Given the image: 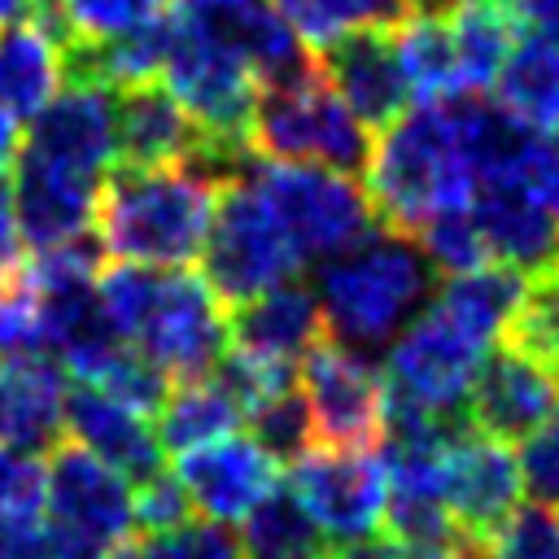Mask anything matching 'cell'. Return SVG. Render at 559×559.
<instances>
[{
	"label": "cell",
	"mask_w": 559,
	"mask_h": 559,
	"mask_svg": "<svg viewBox=\"0 0 559 559\" xmlns=\"http://www.w3.org/2000/svg\"><path fill=\"white\" fill-rule=\"evenodd\" d=\"M314 266L323 332L362 354L384 349L428 306L437 288V271L415 236L393 227H371L349 249Z\"/></svg>",
	"instance_id": "obj_1"
},
{
	"label": "cell",
	"mask_w": 559,
	"mask_h": 559,
	"mask_svg": "<svg viewBox=\"0 0 559 559\" xmlns=\"http://www.w3.org/2000/svg\"><path fill=\"white\" fill-rule=\"evenodd\" d=\"M218 183L201 170L170 166H127L118 162L96 201V240L105 253L144 266H188L201 258L214 223Z\"/></svg>",
	"instance_id": "obj_2"
},
{
	"label": "cell",
	"mask_w": 559,
	"mask_h": 559,
	"mask_svg": "<svg viewBox=\"0 0 559 559\" xmlns=\"http://www.w3.org/2000/svg\"><path fill=\"white\" fill-rule=\"evenodd\" d=\"M362 175L376 218L406 236H415L432 214L467 205L476 192L450 100H419L380 127Z\"/></svg>",
	"instance_id": "obj_3"
},
{
	"label": "cell",
	"mask_w": 559,
	"mask_h": 559,
	"mask_svg": "<svg viewBox=\"0 0 559 559\" xmlns=\"http://www.w3.org/2000/svg\"><path fill=\"white\" fill-rule=\"evenodd\" d=\"M249 148L271 162H314L358 175L371 153V131L336 96L319 57H306L297 70L258 83L249 114Z\"/></svg>",
	"instance_id": "obj_4"
},
{
	"label": "cell",
	"mask_w": 559,
	"mask_h": 559,
	"mask_svg": "<svg viewBox=\"0 0 559 559\" xmlns=\"http://www.w3.org/2000/svg\"><path fill=\"white\" fill-rule=\"evenodd\" d=\"M493 345L428 306L384 345V415H463L472 380Z\"/></svg>",
	"instance_id": "obj_5"
},
{
	"label": "cell",
	"mask_w": 559,
	"mask_h": 559,
	"mask_svg": "<svg viewBox=\"0 0 559 559\" xmlns=\"http://www.w3.org/2000/svg\"><path fill=\"white\" fill-rule=\"evenodd\" d=\"M249 179L275 210V218L288 231L301 262H323L376 227L371 197L349 170H332V166H314V162L253 157Z\"/></svg>",
	"instance_id": "obj_6"
},
{
	"label": "cell",
	"mask_w": 559,
	"mask_h": 559,
	"mask_svg": "<svg viewBox=\"0 0 559 559\" xmlns=\"http://www.w3.org/2000/svg\"><path fill=\"white\" fill-rule=\"evenodd\" d=\"M301 253L280 227L266 197L253 188L249 170L218 188L214 223L201 249V275L218 293V301L236 306L271 284H284L301 271Z\"/></svg>",
	"instance_id": "obj_7"
},
{
	"label": "cell",
	"mask_w": 559,
	"mask_h": 559,
	"mask_svg": "<svg viewBox=\"0 0 559 559\" xmlns=\"http://www.w3.org/2000/svg\"><path fill=\"white\" fill-rule=\"evenodd\" d=\"M44 511L57 559H105L135 533L131 480L74 441L52 445Z\"/></svg>",
	"instance_id": "obj_8"
},
{
	"label": "cell",
	"mask_w": 559,
	"mask_h": 559,
	"mask_svg": "<svg viewBox=\"0 0 559 559\" xmlns=\"http://www.w3.org/2000/svg\"><path fill=\"white\" fill-rule=\"evenodd\" d=\"M319 524L328 550H362L384 533V463L376 445H306L284 485Z\"/></svg>",
	"instance_id": "obj_9"
},
{
	"label": "cell",
	"mask_w": 559,
	"mask_h": 559,
	"mask_svg": "<svg viewBox=\"0 0 559 559\" xmlns=\"http://www.w3.org/2000/svg\"><path fill=\"white\" fill-rule=\"evenodd\" d=\"M157 79L183 105V114L197 122L201 135H214V140L249 135L258 74L240 52H231L223 39H214L205 26H197L179 9H170V44Z\"/></svg>",
	"instance_id": "obj_10"
},
{
	"label": "cell",
	"mask_w": 559,
	"mask_h": 559,
	"mask_svg": "<svg viewBox=\"0 0 559 559\" xmlns=\"http://www.w3.org/2000/svg\"><path fill=\"white\" fill-rule=\"evenodd\" d=\"M148 362H157L170 380L205 376L227 349V310L205 275L183 266H157L153 288L127 332Z\"/></svg>",
	"instance_id": "obj_11"
},
{
	"label": "cell",
	"mask_w": 559,
	"mask_h": 559,
	"mask_svg": "<svg viewBox=\"0 0 559 559\" xmlns=\"http://www.w3.org/2000/svg\"><path fill=\"white\" fill-rule=\"evenodd\" d=\"M297 389L306 397L314 441L323 445H380L384 437V376L371 354L319 336L297 362Z\"/></svg>",
	"instance_id": "obj_12"
},
{
	"label": "cell",
	"mask_w": 559,
	"mask_h": 559,
	"mask_svg": "<svg viewBox=\"0 0 559 559\" xmlns=\"http://www.w3.org/2000/svg\"><path fill=\"white\" fill-rule=\"evenodd\" d=\"M175 459V480L183 485L188 507L214 524H240L271 489H280V459L249 432H223Z\"/></svg>",
	"instance_id": "obj_13"
},
{
	"label": "cell",
	"mask_w": 559,
	"mask_h": 559,
	"mask_svg": "<svg viewBox=\"0 0 559 559\" xmlns=\"http://www.w3.org/2000/svg\"><path fill=\"white\" fill-rule=\"evenodd\" d=\"M22 153L105 179L118 166L114 87L100 79H66L61 92L26 122Z\"/></svg>",
	"instance_id": "obj_14"
},
{
	"label": "cell",
	"mask_w": 559,
	"mask_h": 559,
	"mask_svg": "<svg viewBox=\"0 0 559 559\" xmlns=\"http://www.w3.org/2000/svg\"><path fill=\"white\" fill-rule=\"evenodd\" d=\"M441 480H445L450 520H454L459 537H467V542H485L507 520V511L524 498L515 450H507V441H498L472 424H463L450 437Z\"/></svg>",
	"instance_id": "obj_15"
},
{
	"label": "cell",
	"mask_w": 559,
	"mask_h": 559,
	"mask_svg": "<svg viewBox=\"0 0 559 559\" xmlns=\"http://www.w3.org/2000/svg\"><path fill=\"white\" fill-rule=\"evenodd\" d=\"M9 170H13L9 179L13 214H17V227L31 253L96 231V201H100L105 179L44 162L35 153H17Z\"/></svg>",
	"instance_id": "obj_16"
},
{
	"label": "cell",
	"mask_w": 559,
	"mask_h": 559,
	"mask_svg": "<svg viewBox=\"0 0 559 559\" xmlns=\"http://www.w3.org/2000/svg\"><path fill=\"white\" fill-rule=\"evenodd\" d=\"M463 411L472 428L498 441H520L559 411V371L515 345H498L485 354Z\"/></svg>",
	"instance_id": "obj_17"
},
{
	"label": "cell",
	"mask_w": 559,
	"mask_h": 559,
	"mask_svg": "<svg viewBox=\"0 0 559 559\" xmlns=\"http://www.w3.org/2000/svg\"><path fill=\"white\" fill-rule=\"evenodd\" d=\"M319 52V70L336 87V96L354 109V118L367 131L389 127L406 105H411V83L397 61V44L389 26L376 31H349Z\"/></svg>",
	"instance_id": "obj_18"
},
{
	"label": "cell",
	"mask_w": 559,
	"mask_h": 559,
	"mask_svg": "<svg viewBox=\"0 0 559 559\" xmlns=\"http://www.w3.org/2000/svg\"><path fill=\"white\" fill-rule=\"evenodd\" d=\"M467 210L493 262H507L524 275L559 262V218L524 188L520 175L480 179Z\"/></svg>",
	"instance_id": "obj_19"
},
{
	"label": "cell",
	"mask_w": 559,
	"mask_h": 559,
	"mask_svg": "<svg viewBox=\"0 0 559 559\" xmlns=\"http://www.w3.org/2000/svg\"><path fill=\"white\" fill-rule=\"evenodd\" d=\"M66 437L83 450H92L96 459H105L114 472H122L131 485L153 476L162 467V441H157V428H153V415L118 402L114 393L96 389V384H83L70 389V402H66Z\"/></svg>",
	"instance_id": "obj_20"
},
{
	"label": "cell",
	"mask_w": 559,
	"mask_h": 559,
	"mask_svg": "<svg viewBox=\"0 0 559 559\" xmlns=\"http://www.w3.org/2000/svg\"><path fill=\"white\" fill-rule=\"evenodd\" d=\"M70 371L52 354L0 358V445L52 450L66 437Z\"/></svg>",
	"instance_id": "obj_21"
},
{
	"label": "cell",
	"mask_w": 559,
	"mask_h": 559,
	"mask_svg": "<svg viewBox=\"0 0 559 559\" xmlns=\"http://www.w3.org/2000/svg\"><path fill=\"white\" fill-rule=\"evenodd\" d=\"M319 336H323V310H319L314 284L297 275L236 301L227 314V345L262 358H280V362H301V354Z\"/></svg>",
	"instance_id": "obj_22"
},
{
	"label": "cell",
	"mask_w": 559,
	"mask_h": 559,
	"mask_svg": "<svg viewBox=\"0 0 559 559\" xmlns=\"http://www.w3.org/2000/svg\"><path fill=\"white\" fill-rule=\"evenodd\" d=\"M175 9L223 39L231 52H240L258 83L280 79L310 57L275 0H175Z\"/></svg>",
	"instance_id": "obj_23"
},
{
	"label": "cell",
	"mask_w": 559,
	"mask_h": 559,
	"mask_svg": "<svg viewBox=\"0 0 559 559\" xmlns=\"http://www.w3.org/2000/svg\"><path fill=\"white\" fill-rule=\"evenodd\" d=\"M114 127H118V162L127 166L183 162L192 144L201 140L197 122L157 79L114 92Z\"/></svg>",
	"instance_id": "obj_24"
},
{
	"label": "cell",
	"mask_w": 559,
	"mask_h": 559,
	"mask_svg": "<svg viewBox=\"0 0 559 559\" xmlns=\"http://www.w3.org/2000/svg\"><path fill=\"white\" fill-rule=\"evenodd\" d=\"M70 79L66 44L48 35L31 13L0 26V105L31 122Z\"/></svg>",
	"instance_id": "obj_25"
},
{
	"label": "cell",
	"mask_w": 559,
	"mask_h": 559,
	"mask_svg": "<svg viewBox=\"0 0 559 559\" xmlns=\"http://www.w3.org/2000/svg\"><path fill=\"white\" fill-rule=\"evenodd\" d=\"M393 31L397 44V61L402 74L411 83V100H450V96H467L463 92V74H459V52H454V35H450V17L445 9L432 4H415Z\"/></svg>",
	"instance_id": "obj_26"
},
{
	"label": "cell",
	"mask_w": 559,
	"mask_h": 559,
	"mask_svg": "<svg viewBox=\"0 0 559 559\" xmlns=\"http://www.w3.org/2000/svg\"><path fill=\"white\" fill-rule=\"evenodd\" d=\"M463 92H485L498 79V66L507 61L511 44L524 35L511 0H450L445 4Z\"/></svg>",
	"instance_id": "obj_27"
},
{
	"label": "cell",
	"mask_w": 559,
	"mask_h": 559,
	"mask_svg": "<svg viewBox=\"0 0 559 559\" xmlns=\"http://www.w3.org/2000/svg\"><path fill=\"white\" fill-rule=\"evenodd\" d=\"M153 428H157V441L162 450L170 454H183L201 441H214L223 432H236L245 411L240 402L223 389L218 376H188V380H175V389H166L162 406L153 411Z\"/></svg>",
	"instance_id": "obj_28"
},
{
	"label": "cell",
	"mask_w": 559,
	"mask_h": 559,
	"mask_svg": "<svg viewBox=\"0 0 559 559\" xmlns=\"http://www.w3.org/2000/svg\"><path fill=\"white\" fill-rule=\"evenodd\" d=\"M520 288H524V271H515L507 262H485V266L445 275L432 288V306H441L454 323H463L472 336L493 345L515 314Z\"/></svg>",
	"instance_id": "obj_29"
},
{
	"label": "cell",
	"mask_w": 559,
	"mask_h": 559,
	"mask_svg": "<svg viewBox=\"0 0 559 559\" xmlns=\"http://www.w3.org/2000/svg\"><path fill=\"white\" fill-rule=\"evenodd\" d=\"M498 105H507L524 127H559V44L542 35H520L498 66Z\"/></svg>",
	"instance_id": "obj_30"
},
{
	"label": "cell",
	"mask_w": 559,
	"mask_h": 559,
	"mask_svg": "<svg viewBox=\"0 0 559 559\" xmlns=\"http://www.w3.org/2000/svg\"><path fill=\"white\" fill-rule=\"evenodd\" d=\"M245 559H323L328 542L306 507L280 485L240 520Z\"/></svg>",
	"instance_id": "obj_31"
},
{
	"label": "cell",
	"mask_w": 559,
	"mask_h": 559,
	"mask_svg": "<svg viewBox=\"0 0 559 559\" xmlns=\"http://www.w3.org/2000/svg\"><path fill=\"white\" fill-rule=\"evenodd\" d=\"M275 9L306 48H323L349 31L397 26L415 0H275Z\"/></svg>",
	"instance_id": "obj_32"
},
{
	"label": "cell",
	"mask_w": 559,
	"mask_h": 559,
	"mask_svg": "<svg viewBox=\"0 0 559 559\" xmlns=\"http://www.w3.org/2000/svg\"><path fill=\"white\" fill-rule=\"evenodd\" d=\"M502 341L546 362L550 371H559V262L524 275V288Z\"/></svg>",
	"instance_id": "obj_33"
},
{
	"label": "cell",
	"mask_w": 559,
	"mask_h": 559,
	"mask_svg": "<svg viewBox=\"0 0 559 559\" xmlns=\"http://www.w3.org/2000/svg\"><path fill=\"white\" fill-rule=\"evenodd\" d=\"M170 4L175 0H57L74 44H105L140 26H153L157 17L170 13Z\"/></svg>",
	"instance_id": "obj_34"
},
{
	"label": "cell",
	"mask_w": 559,
	"mask_h": 559,
	"mask_svg": "<svg viewBox=\"0 0 559 559\" xmlns=\"http://www.w3.org/2000/svg\"><path fill=\"white\" fill-rule=\"evenodd\" d=\"M415 245L424 249V258L432 262L437 275H459V271H472V266H485L493 262L489 249H485V236L472 218L467 205H454V210H441L432 214L419 231H415Z\"/></svg>",
	"instance_id": "obj_35"
},
{
	"label": "cell",
	"mask_w": 559,
	"mask_h": 559,
	"mask_svg": "<svg viewBox=\"0 0 559 559\" xmlns=\"http://www.w3.org/2000/svg\"><path fill=\"white\" fill-rule=\"evenodd\" d=\"M485 559H559L555 502H515L507 520L480 542Z\"/></svg>",
	"instance_id": "obj_36"
},
{
	"label": "cell",
	"mask_w": 559,
	"mask_h": 559,
	"mask_svg": "<svg viewBox=\"0 0 559 559\" xmlns=\"http://www.w3.org/2000/svg\"><path fill=\"white\" fill-rule=\"evenodd\" d=\"M245 419H249V437L262 450H271L280 463H288L306 445H314V424H310V411H306V397L297 384L258 402L253 411H245Z\"/></svg>",
	"instance_id": "obj_37"
},
{
	"label": "cell",
	"mask_w": 559,
	"mask_h": 559,
	"mask_svg": "<svg viewBox=\"0 0 559 559\" xmlns=\"http://www.w3.org/2000/svg\"><path fill=\"white\" fill-rule=\"evenodd\" d=\"M131 555L135 559H245L240 537H231L227 524H214V520H179L170 528H157Z\"/></svg>",
	"instance_id": "obj_38"
},
{
	"label": "cell",
	"mask_w": 559,
	"mask_h": 559,
	"mask_svg": "<svg viewBox=\"0 0 559 559\" xmlns=\"http://www.w3.org/2000/svg\"><path fill=\"white\" fill-rule=\"evenodd\" d=\"M9 354H48L44 319H39V288L26 275V266L0 284V358Z\"/></svg>",
	"instance_id": "obj_39"
},
{
	"label": "cell",
	"mask_w": 559,
	"mask_h": 559,
	"mask_svg": "<svg viewBox=\"0 0 559 559\" xmlns=\"http://www.w3.org/2000/svg\"><path fill=\"white\" fill-rule=\"evenodd\" d=\"M48 489V463L39 450L0 445V515H39Z\"/></svg>",
	"instance_id": "obj_40"
},
{
	"label": "cell",
	"mask_w": 559,
	"mask_h": 559,
	"mask_svg": "<svg viewBox=\"0 0 559 559\" xmlns=\"http://www.w3.org/2000/svg\"><path fill=\"white\" fill-rule=\"evenodd\" d=\"M520 480L533 502H559V411L520 437Z\"/></svg>",
	"instance_id": "obj_41"
},
{
	"label": "cell",
	"mask_w": 559,
	"mask_h": 559,
	"mask_svg": "<svg viewBox=\"0 0 559 559\" xmlns=\"http://www.w3.org/2000/svg\"><path fill=\"white\" fill-rule=\"evenodd\" d=\"M131 493H135V528H144V533L170 528V524L188 520V511H192L188 498H183V485L175 480V472H162V467L153 476L135 480Z\"/></svg>",
	"instance_id": "obj_42"
},
{
	"label": "cell",
	"mask_w": 559,
	"mask_h": 559,
	"mask_svg": "<svg viewBox=\"0 0 559 559\" xmlns=\"http://www.w3.org/2000/svg\"><path fill=\"white\" fill-rule=\"evenodd\" d=\"M515 175H520L524 188L559 218V127H546V131H533V135H528Z\"/></svg>",
	"instance_id": "obj_43"
},
{
	"label": "cell",
	"mask_w": 559,
	"mask_h": 559,
	"mask_svg": "<svg viewBox=\"0 0 559 559\" xmlns=\"http://www.w3.org/2000/svg\"><path fill=\"white\" fill-rule=\"evenodd\" d=\"M0 559H57L48 524L39 515H0Z\"/></svg>",
	"instance_id": "obj_44"
},
{
	"label": "cell",
	"mask_w": 559,
	"mask_h": 559,
	"mask_svg": "<svg viewBox=\"0 0 559 559\" xmlns=\"http://www.w3.org/2000/svg\"><path fill=\"white\" fill-rule=\"evenodd\" d=\"M358 559H485L480 542H402V537H389V542H371L362 550H354Z\"/></svg>",
	"instance_id": "obj_45"
},
{
	"label": "cell",
	"mask_w": 559,
	"mask_h": 559,
	"mask_svg": "<svg viewBox=\"0 0 559 559\" xmlns=\"http://www.w3.org/2000/svg\"><path fill=\"white\" fill-rule=\"evenodd\" d=\"M22 266H26V240H22V227H17V214H13L9 179L0 175V284L9 275H17Z\"/></svg>",
	"instance_id": "obj_46"
},
{
	"label": "cell",
	"mask_w": 559,
	"mask_h": 559,
	"mask_svg": "<svg viewBox=\"0 0 559 559\" xmlns=\"http://www.w3.org/2000/svg\"><path fill=\"white\" fill-rule=\"evenodd\" d=\"M524 35H542L559 44V0H511Z\"/></svg>",
	"instance_id": "obj_47"
},
{
	"label": "cell",
	"mask_w": 559,
	"mask_h": 559,
	"mask_svg": "<svg viewBox=\"0 0 559 559\" xmlns=\"http://www.w3.org/2000/svg\"><path fill=\"white\" fill-rule=\"evenodd\" d=\"M22 140H26V122H22V118H13V114L0 105V175H9V166L17 162Z\"/></svg>",
	"instance_id": "obj_48"
},
{
	"label": "cell",
	"mask_w": 559,
	"mask_h": 559,
	"mask_svg": "<svg viewBox=\"0 0 559 559\" xmlns=\"http://www.w3.org/2000/svg\"><path fill=\"white\" fill-rule=\"evenodd\" d=\"M31 4H35V0H0V26H4V22L26 17V13H31Z\"/></svg>",
	"instance_id": "obj_49"
},
{
	"label": "cell",
	"mask_w": 559,
	"mask_h": 559,
	"mask_svg": "<svg viewBox=\"0 0 559 559\" xmlns=\"http://www.w3.org/2000/svg\"><path fill=\"white\" fill-rule=\"evenodd\" d=\"M105 559H135V555H131V550H127V546H118V550H109V555H105Z\"/></svg>",
	"instance_id": "obj_50"
},
{
	"label": "cell",
	"mask_w": 559,
	"mask_h": 559,
	"mask_svg": "<svg viewBox=\"0 0 559 559\" xmlns=\"http://www.w3.org/2000/svg\"><path fill=\"white\" fill-rule=\"evenodd\" d=\"M323 559H358V555H354V550H328Z\"/></svg>",
	"instance_id": "obj_51"
},
{
	"label": "cell",
	"mask_w": 559,
	"mask_h": 559,
	"mask_svg": "<svg viewBox=\"0 0 559 559\" xmlns=\"http://www.w3.org/2000/svg\"><path fill=\"white\" fill-rule=\"evenodd\" d=\"M415 4H432V9H445L450 0H415Z\"/></svg>",
	"instance_id": "obj_52"
}]
</instances>
